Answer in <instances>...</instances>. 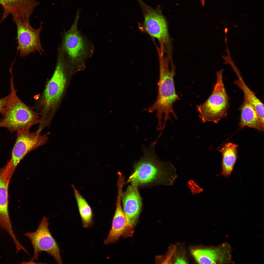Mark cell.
Wrapping results in <instances>:
<instances>
[{"label": "cell", "instance_id": "obj_10", "mask_svg": "<svg viewBox=\"0 0 264 264\" xmlns=\"http://www.w3.org/2000/svg\"><path fill=\"white\" fill-rule=\"evenodd\" d=\"M14 22L16 26L18 49L21 56L25 57L36 51L42 55L44 51L40 36L43 23L41 22L38 28L35 29L30 25V20L18 19Z\"/></svg>", "mask_w": 264, "mask_h": 264}, {"label": "cell", "instance_id": "obj_17", "mask_svg": "<svg viewBox=\"0 0 264 264\" xmlns=\"http://www.w3.org/2000/svg\"><path fill=\"white\" fill-rule=\"evenodd\" d=\"M232 68L237 75L238 79L234 82L235 84L243 91L244 99L247 100L255 109L262 122L264 124V105L257 97L254 93L247 85L239 69L234 65Z\"/></svg>", "mask_w": 264, "mask_h": 264}, {"label": "cell", "instance_id": "obj_14", "mask_svg": "<svg viewBox=\"0 0 264 264\" xmlns=\"http://www.w3.org/2000/svg\"><path fill=\"white\" fill-rule=\"evenodd\" d=\"M40 4L36 0H0L3 10L0 22L9 14L13 21L18 19L30 20L35 8Z\"/></svg>", "mask_w": 264, "mask_h": 264}, {"label": "cell", "instance_id": "obj_6", "mask_svg": "<svg viewBox=\"0 0 264 264\" xmlns=\"http://www.w3.org/2000/svg\"><path fill=\"white\" fill-rule=\"evenodd\" d=\"M223 71L222 69L216 73V81L211 94L204 103L197 106L199 117L203 122L217 123L227 115L229 98L223 82Z\"/></svg>", "mask_w": 264, "mask_h": 264}, {"label": "cell", "instance_id": "obj_5", "mask_svg": "<svg viewBox=\"0 0 264 264\" xmlns=\"http://www.w3.org/2000/svg\"><path fill=\"white\" fill-rule=\"evenodd\" d=\"M13 77L11 80L10 97L0 121V127L7 128L11 132L30 128L40 122L39 113L34 111L22 102L15 90Z\"/></svg>", "mask_w": 264, "mask_h": 264}, {"label": "cell", "instance_id": "obj_16", "mask_svg": "<svg viewBox=\"0 0 264 264\" xmlns=\"http://www.w3.org/2000/svg\"><path fill=\"white\" fill-rule=\"evenodd\" d=\"M241 111L239 125L242 128L246 126L263 131L264 124L262 122L255 109L245 99L240 108Z\"/></svg>", "mask_w": 264, "mask_h": 264}, {"label": "cell", "instance_id": "obj_18", "mask_svg": "<svg viewBox=\"0 0 264 264\" xmlns=\"http://www.w3.org/2000/svg\"><path fill=\"white\" fill-rule=\"evenodd\" d=\"M238 146L237 144L228 143L220 150L222 155L221 175L228 177L231 174L237 159Z\"/></svg>", "mask_w": 264, "mask_h": 264}, {"label": "cell", "instance_id": "obj_7", "mask_svg": "<svg viewBox=\"0 0 264 264\" xmlns=\"http://www.w3.org/2000/svg\"><path fill=\"white\" fill-rule=\"evenodd\" d=\"M143 11L144 21L143 24L145 31L157 39L164 52L173 61V46L169 35L166 21L159 8L154 9L148 6L142 0H138Z\"/></svg>", "mask_w": 264, "mask_h": 264}, {"label": "cell", "instance_id": "obj_12", "mask_svg": "<svg viewBox=\"0 0 264 264\" xmlns=\"http://www.w3.org/2000/svg\"><path fill=\"white\" fill-rule=\"evenodd\" d=\"M231 250L229 245L225 243L215 247L193 248L191 253L199 264H220L231 262Z\"/></svg>", "mask_w": 264, "mask_h": 264}, {"label": "cell", "instance_id": "obj_1", "mask_svg": "<svg viewBox=\"0 0 264 264\" xmlns=\"http://www.w3.org/2000/svg\"><path fill=\"white\" fill-rule=\"evenodd\" d=\"M156 143L143 147V156L134 164L133 172L126 183L138 187L173 184L178 177L176 169L170 162H163L157 156L154 148Z\"/></svg>", "mask_w": 264, "mask_h": 264}, {"label": "cell", "instance_id": "obj_13", "mask_svg": "<svg viewBox=\"0 0 264 264\" xmlns=\"http://www.w3.org/2000/svg\"><path fill=\"white\" fill-rule=\"evenodd\" d=\"M138 187L131 184L122 192V209L128 224L134 227L139 218L142 206V198Z\"/></svg>", "mask_w": 264, "mask_h": 264}, {"label": "cell", "instance_id": "obj_3", "mask_svg": "<svg viewBox=\"0 0 264 264\" xmlns=\"http://www.w3.org/2000/svg\"><path fill=\"white\" fill-rule=\"evenodd\" d=\"M158 53L160 74L157 96L153 105L144 110L150 113L156 111L157 129L160 130L162 127L164 129L167 121L171 119L170 114L176 119L177 118L173 106L180 98L176 93L174 79L176 66L171 67L170 69L169 58L165 56L163 51H159Z\"/></svg>", "mask_w": 264, "mask_h": 264}, {"label": "cell", "instance_id": "obj_15", "mask_svg": "<svg viewBox=\"0 0 264 264\" xmlns=\"http://www.w3.org/2000/svg\"><path fill=\"white\" fill-rule=\"evenodd\" d=\"M11 178L4 167L0 169V227L5 229L15 241L17 238L13 230L8 207V187Z\"/></svg>", "mask_w": 264, "mask_h": 264}, {"label": "cell", "instance_id": "obj_19", "mask_svg": "<svg viewBox=\"0 0 264 264\" xmlns=\"http://www.w3.org/2000/svg\"><path fill=\"white\" fill-rule=\"evenodd\" d=\"M74 195L80 216L83 227L88 228L93 222V213L92 209L85 198L73 185Z\"/></svg>", "mask_w": 264, "mask_h": 264}, {"label": "cell", "instance_id": "obj_2", "mask_svg": "<svg viewBox=\"0 0 264 264\" xmlns=\"http://www.w3.org/2000/svg\"><path fill=\"white\" fill-rule=\"evenodd\" d=\"M71 75L63 56L58 53L53 75L33 107L40 115L38 130L42 131L50 124L65 95Z\"/></svg>", "mask_w": 264, "mask_h": 264}, {"label": "cell", "instance_id": "obj_8", "mask_svg": "<svg viewBox=\"0 0 264 264\" xmlns=\"http://www.w3.org/2000/svg\"><path fill=\"white\" fill-rule=\"evenodd\" d=\"M30 128L19 130L17 132V139L12 149L11 157L5 167L8 172L12 175L20 161L28 154L39 147L43 145L47 142V134H41L42 131L37 130L31 132Z\"/></svg>", "mask_w": 264, "mask_h": 264}, {"label": "cell", "instance_id": "obj_9", "mask_svg": "<svg viewBox=\"0 0 264 264\" xmlns=\"http://www.w3.org/2000/svg\"><path fill=\"white\" fill-rule=\"evenodd\" d=\"M49 224L48 219L44 217L35 231L24 234L30 240L33 249V256L29 263L37 260L39 253L44 251L52 256L57 263H63L60 248L50 231Z\"/></svg>", "mask_w": 264, "mask_h": 264}, {"label": "cell", "instance_id": "obj_11", "mask_svg": "<svg viewBox=\"0 0 264 264\" xmlns=\"http://www.w3.org/2000/svg\"><path fill=\"white\" fill-rule=\"evenodd\" d=\"M118 193L116 209L112 223L111 228L104 243L106 245L114 243L121 237H131L133 235L134 227L128 223L121 206V198L123 184H117Z\"/></svg>", "mask_w": 264, "mask_h": 264}, {"label": "cell", "instance_id": "obj_4", "mask_svg": "<svg viewBox=\"0 0 264 264\" xmlns=\"http://www.w3.org/2000/svg\"><path fill=\"white\" fill-rule=\"evenodd\" d=\"M77 22L65 33L58 49L72 74L84 68L86 60L92 56L94 51L92 44L78 30Z\"/></svg>", "mask_w": 264, "mask_h": 264}, {"label": "cell", "instance_id": "obj_20", "mask_svg": "<svg viewBox=\"0 0 264 264\" xmlns=\"http://www.w3.org/2000/svg\"><path fill=\"white\" fill-rule=\"evenodd\" d=\"M10 95L0 99V113H3L9 100Z\"/></svg>", "mask_w": 264, "mask_h": 264}, {"label": "cell", "instance_id": "obj_21", "mask_svg": "<svg viewBox=\"0 0 264 264\" xmlns=\"http://www.w3.org/2000/svg\"><path fill=\"white\" fill-rule=\"evenodd\" d=\"M174 263L176 264H187V262L185 256L182 255H177L176 256L174 260Z\"/></svg>", "mask_w": 264, "mask_h": 264}]
</instances>
